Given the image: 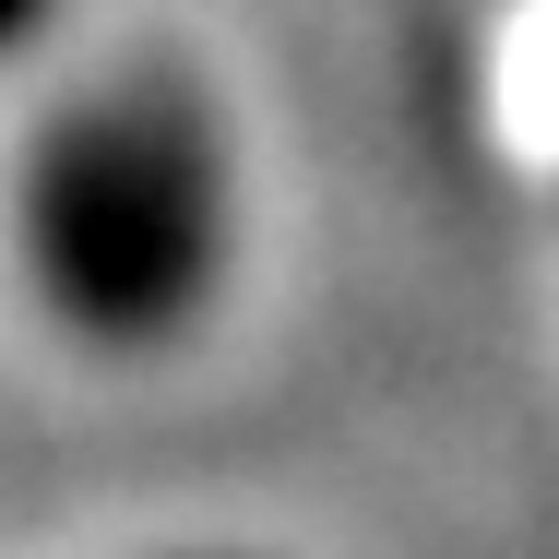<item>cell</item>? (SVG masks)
I'll return each mask as SVG.
<instances>
[{
  "mask_svg": "<svg viewBox=\"0 0 559 559\" xmlns=\"http://www.w3.org/2000/svg\"><path fill=\"white\" fill-rule=\"evenodd\" d=\"M12 250L48 322L96 357L179 345L238 250V155L179 60H119L72 84L12 155Z\"/></svg>",
  "mask_w": 559,
  "mask_h": 559,
  "instance_id": "1",
  "label": "cell"
},
{
  "mask_svg": "<svg viewBox=\"0 0 559 559\" xmlns=\"http://www.w3.org/2000/svg\"><path fill=\"white\" fill-rule=\"evenodd\" d=\"M48 24H60V0H0V60H24Z\"/></svg>",
  "mask_w": 559,
  "mask_h": 559,
  "instance_id": "2",
  "label": "cell"
}]
</instances>
